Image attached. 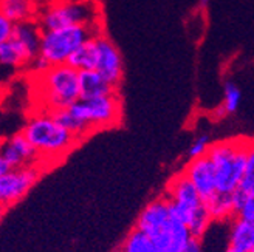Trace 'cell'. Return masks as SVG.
Returning a JSON list of instances; mask_svg holds the SVG:
<instances>
[{
	"instance_id": "cell-13",
	"label": "cell",
	"mask_w": 254,
	"mask_h": 252,
	"mask_svg": "<svg viewBox=\"0 0 254 252\" xmlns=\"http://www.w3.org/2000/svg\"><path fill=\"white\" fill-rule=\"evenodd\" d=\"M42 34H44V31L41 28L39 22H37V19L16 23L12 39L22 47V50L25 51V54H27L30 62L41 54Z\"/></svg>"
},
{
	"instance_id": "cell-25",
	"label": "cell",
	"mask_w": 254,
	"mask_h": 252,
	"mask_svg": "<svg viewBox=\"0 0 254 252\" xmlns=\"http://www.w3.org/2000/svg\"><path fill=\"white\" fill-rule=\"evenodd\" d=\"M236 218L239 220H244V221H250V223H254V192L250 194L245 200V203L237 212Z\"/></svg>"
},
{
	"instance_id": "cell-5",
	"label": "cell",
	"mask_w": 254,
	"mask_h": 252,
	"mask_svg": "<svg viewBox=\"0 0 254 252\" xmlns=\"http://www.w3.org/2000/svg\"><path fill=\"white\" fill-rule=\"evenodd\" d=\"M68 110L82 125L85 136L115 127L121 121V101L117 93L96 99H79Z\"/></svg>"
},
{
	"instance_id": "cell-23",
	"label": "cell",
	"mask_w": 254,
	"mask_h": 252,
	"mask_svg": "<svg viewBox=\"0 0 254 252\" xmlns=\"http://www.w3.org/2000/svg\"><path fill=\"white\" fill-rule=\"evenodd\" d=\"M237 191L244 192L245 195H250V194L254 192V140L250 141L244 178H242V183H240Z\"/></svg>"
},
{
	"instance_id": "cell-11",
	"label": "cell",
	"mask_w": 254,
	"mask_h": 252,
	"mask_svg": "<svg viewBox=\"0 0 254 252\" xmlns=\"http://www.w3.org/2000/svg\"><path fill=\"white\" fill-rule=\"evenodd\" d=\"M0 159L12 167H28V166H41L39 156L30 144V141L23 136V133H14L2 143L0 149Z\"/></svg>"
},
{
	"instance_id": "cell-15",
	"label": "cell",
	"mask_w": 254,
	"mask_h": 252,
	"mask_svg": "<svg viewBox=\"0 0 254 252\" xmlns=\"http://www.w3.org/2000/svg\"><path fill=\"white\" fill-rule=\"evenodd\" d=\"M0 11V16H5L12 23H22L39 17L34 0H2Z\"/></svg>"
},
{
	"instance_id": "cell-31",
	"label": "cell",
	"mask_w": 254,
	"mask_h": 252,
	"mask_svg": "<svg viewBox=\"0 0 254 252\" xmlns=\"http://www.w3.org/2000/svg\"><path fill=\"white\" fill-rule=\"evenodd\" d=\"M0 2H2V0H0Z\"/></svg>"
},
{
	"instance_id": "cell-8",
	"label": "cell",
	"mask_w": 254,
	"mask_h": 252,
	"mask_svg": "<svg viewBox=\"0 0 254 252\" xmlns=\"http://www.w3.org/2000/svg\"><path fill=\"white\" fill-rule=\"evenodd\" d=\"M42 173L41 166H28L12 169L9 173L0 176V204L3 209L16 204L30 192Z\"/></svg>"
},
{
	"instance_id": "cell-22",
	"label": "cell",
	"mask_w": 254,
	"mask_h": 252,
	"mask_svg": "<svg viewBox=\"0 0 254 252\" xmlns=\"http://www.w3.org/2000/svg\"><path fill=\"white\" fill-rule=\"evenodd\" d=\"M240 101H242L240 88L231 81L225 82L223 102H222V113H223V115H233V113H236L239 105H240Z\"/></svg>"
},
{
	"instance_id": "cell-32",
	"label": "cell",
	"mask_w": 254,
	"mask_h": 252,
	"mask_svg": "<svg viewBox=\"0 0 254 252\" xmlns=\"http://www.w3.org/2000/svg\"><path fill=\"white\" fill-rule=\"evenodd\" d=\"M253 252H254V251H253Z\"/></svg>"
},
{
	"instance_id": "cell-2",
	"label": "cell",
	"mask_w": 254,
	"mask_h": 252,
	"mask_svg": "<svg viewBox=\"0 0 254 252\" xmlns=\"http://www.w3.org/2000/svg\"><path fill=\"white\" fill-rule=\"evenodd\" d=\"M250 141L245 138H237L211 144L208 156L217 175L219 192L234 194L239 189L245 172Z\"/></svg>"
},
{
	"instance_id": "cell-20",
	"label": "cell",
	"mask_w": 254,
	"mask_h": 252,
	"mask_svg": "<svg viewBox=\"0 0 254 252\" xmlns=\"http://www.w3.org/2000/svg\"><path fill=\"white\" fill-rule=\"evenodd\" d=\"M208 210L211 213L212 220H228V218H236V206H234V198L233 194H222L217 192V195H214L208 203Z\"/></svg>"
},
{
	"instance_id": "cell-1",
	"label": "cell",
	"mask_w": 254,
	"mask_h": 252,
	"mask_svg": "<svg viewBox=\"0 0 254 252\" xmlns=\"http://www.w3.org/2000/svg\"><path fill=\"white\" fill-rule=\"evenodd\" d=\"M22 133L36 150L41 166L55 164L81 143L79 138L62 127L48 110L33 113L23 125Z\"/></svg>"
},
{
	"instance_id": "cell-26",
	"label": "cell",
	"mask_w": 254,
	"mask_h": 252,
	"mask_svg": "<svg viewBox=\"0 0 254 252\" xmlns=\"http://www.w3.org/2000/svg\"><path fill=\"white\" fill-rule=\"evenodd\" d=\"M28 67H30V71L34 74V76H41V74H44L45 71H48L53 65L50 64V62H48L44 56L39 54V56L34 57V59L30 62Z\"/></svg>"
},
{
	"instance_id": "cell-12",
	"label": "cell",
	"mask_w": 254,
	"mask_h": 252,
	"mask_svg": "<svg viewBox=\"0 0 254 252\" xmlns=\"http://www.w3.org/2000/svg\"><path fill=\"white\" fill-rule=\"evenodd\" d=\"M96 45H98L96 71L103 74L113 87L118 88L123 79V59L120 54V50L104 34L96 37Z\"/></svg>"
},
{
	"instance_id": "cell-3",
	"label": "cell",
	"mask_w": 254,
	"mask_h": 252,
	"mask_svg": "<svg viewBox=\"0 0 254 252\" xmlns=\"http://www.w3.org/2000/svg\"><path fill=\"white\" fill-rule=\"evenodd\" d=\"M39 92L42 98V110L56 111L68 108L81 99L79 88V71L70 65H53L41 76Z\"/></svg>"
},
{
	"instance_id": "cell-27",
	"label": "cell",
	"mask_w": 254,
	"mask_h": 252,
	"mask_svg": "<svg viewBox=\"0 0 254 252\" xmlns=\"http://www.w3.org/2000/svg\"><path fill=\"white\" fill-rule=\"evenodd\" d=\"M14 27L16 23H12L5 16H0V42H6L11 39L14 34Z\"/></svg>"
},
{
	"instance_id": "cell-28",
	"label": "cell",
	"mask_w": 254,
	"mask_h": 252,
	"mask_svg": "<svg viewBox=\"0 0 254 252\" xmlns=\"http://www.w3.org/2000/svg\"><path fill=\"white\" fill-rule=\"evenodd\" d=\"M185 252H201V240L192 238V240L189 242V245L186 246Z\"/></svg>"
},
{
	"instance_id": "cell-24",
	"label": "cell",
	"mask_w": 254,
	"mask_h": 252,
	"mask_svg": "<svg viewBox=\"0 0 254 252\" xmlns=\"http://www.w3.org/2000/svg\"><path fill=\"white\" fill-rule=\"evenodd\" d=\"M209 147H211V143H209V138H208L206 135H200V136H197L195 140L192 141V144H190L189 149H188L189 161H190V159H197V158L206 156L208 152H209Z\"/></svg>"
},
{
	"instance_id": "cell-14",
	"label": "cell",
	"mask_w": 254,
	"mask_h": 252,
	"mask_svg": "<svg viewBox=\"0 0 254 252\" xmlns=\"http://www.w3.org/2000/svg\"><path fill=\"white\" fill-rule=\"evenodd\" d=\"M79 88H81V99H96V98H104L117 93V87H113L96 70L79 73Z\"/></svg>"
},
{
	"instance_id": "cell-9",
	"label": "cell",
	"mask_w": 254,
	"mask_h": 252,
	"mask_svg": "<svg viewBox=\"0 0 254 252\" xmlns=\"http://www.w3.org/2000/svg\"><path fill=\"white\" fill-rule=\"evenodd\" d=\"M172 215L169 201L166 197H158L149 203L139 212L135 228L147 234L150 238H157L161 234H164L171 226Z\"/></svg>"
},
{
	"instance_id": "cell-18",
	"label": "cell",
	"mask_w": 254,
	"mask_h": 252,
	"mask_svg": "<svg viewBox=\"0 0 254 252\" xmlns=\"http://www.w3.org/2000/svg\"><path fill=\"white\" fill-rule=\"evenodd\" d=\"M0 64L3 68L17 70L28 65L30 60L22 47L11 37L6 42H0Z\"/></svg>"
},
{
	"instance_id": "cell-17",
	"label": "cell",
	"mask_w": 254,
	"mask_h": 252,
	"mask_svg": "<svg viewBox=\"0 0 254 252\" xmlns=\"http://www.w3.org/2000/svg\"><path fill=\"white\" fill-rule=\"evenodd\" d=\"M67 65L76 71H92L98 67V45L96 39H90L82 44L68 59Z\"/></svg>"
},
{
	"instance_id": "cell-10",
	"label": "cell",
	"mask_w": 254,
	"mask_h": 252,
	"mask_svg": "<svg viewBox=\"0 0 254 252\" xmlns=\"http://www.w3.org/2000/svg\"><path fill=\"white\" fill-rule=\"evenodd\" d=\"M183 172L188 175L190 183L195 186L203 203H208L214 195H217V175H215L214 164L208 155L203 158L190 159L185 166Z\"/></svg>"
},
{
	"instance_id": "cell-19",
	"label": "cell",
	"mask_w": 254,
	"mask_h": 252,
	"mask_svg": "<svg viewBox=\"0 0 254 252\" xmlns=\"http://www.w3.org/2000/svg\"><path fill=\"white\" fill-rule=\"evenodd\" d=\"M118 252H161V251L147 234L139 231L138 228H132L130 232L126 235Z\"/></svg>"
},
{
	"instance_id": "cell-21",
	"label": "cell",
	"mask_w": 254,
	"mask_h": 252,
	"mask_svg": "<svg viewBox=\"0 0 254 252\" xmlns=\"http://www.w3.org/2000/svg\"><path fill=\"white\" fill-rule=\"evenodd\" d=\"M212 217H211V213L208 210V206L206 204H203L200 206L195 213H194V217L192 220L189 221L188 224V228L190 231V235H192L194 238H198V240H201L203 235H205V232L208 231L209 228V224L212 223Z\"/></svg>"
},
{
	"instance_id": "cell-6",
	"label": "cell",
	"mask_w": 254,
	"mask_h": 252,
	"mask_svg": "<svg viewBox=\"0 0 254 252\" xmlns=\"http://www.w3.org/2000/svg\"><path fill=\"white\" fill-rule=\"evenodd\" d=\"M98 9L92 0H74V2L55 3L42 11L37 22L42 31H53L74 25H95Z\"/></svg>"
},
{
	"instance_id": "cell-16",
	"label": "cell",
	"mask_w": 254,
	"mask_h": 252,
	"mask_svg": "<svg viewBox=\"0 0 254 252\" xmlns=\"http://www.w3.org/2000/svg\"><path fill=\"white\" fill-rule=\"evenodd\" d=\"M239 252H253L254 251V223L234 218L230 231V245Z\"/></svg>"
},
{
	"instance_id": "cell-29",
	"label": "cell",
	"mask_w": 254,
	"mask_h": 252,
	"mask_svg": "<svg viewBox=\"0 0 254 252\" xmlns=\"http://www.w3.org/2000/svg\"><path fill=\"white\" fill-rule=\"evenodd\" d=\"M208 2H209V0H200V6H201V8H203V6H206Z\"/></svg>"
},
{
	"instance_id": "cell-30",
	"label": "cell",
	"mask_w": 254,
	"mask_h": 252,
	"mask_svg": "<svg viewBox=\"0 0 254 252\" xmlns=\"http://www.w3.org/2000/svg\"><path fill=\"white\" fill-rule=\"evenodd\" d=\"M225 252H239V251H236V249H233V248H228Z\"/></svg>"
},
{
	"instance_id": "cell-7",
	"label": "cell",
	"mask_w": 254,
	"mask_h": 252,
	"mask_svg": "<svg viewBox=\"0 0 254 252\" xmlns=\"http://www.w3.org/2000/svg\"><path fill=\"white\" fill-rule=\"evenodd\" d=\"M164 197L169 201L172 218L185 223L186 226L192 220L195 210L205 204L201 197L198 195L195 186L190 183L183 170L175 173L169 180Z\"/></svg>"
},
{
	"instance_id": "cell-4",
	"label": "cell",
	"mask_w": 254,
	"mask_h": 252,
	"mask_svg": "<svg viewBox=\"0 0 254 252\" xmlns=\"http://www.w3.org/2000/svg\"><path fill=\"white\" fill-rule=\"evenodd\" d=\"M99 25H74L53 31H44L41 44V56L52 65H65L71 54L82 44L101 36Z\"/></svg>"
}]
</instances>
